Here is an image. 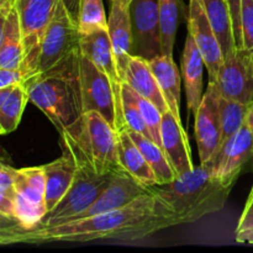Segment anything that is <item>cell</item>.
Here are the masks:
<instances>
[{"label": "cell", "mask_w": 253, "mask_h": 253, "mask_svg": "<svg viewBox=\"0 0 253 253\" xmlns=\"http://www.w3.org/2000/svg\"><path fill=\"white\" fill-rule=\"evenodd\" d=\"M14 86V85H12ZM12 86H7V88H1L0 89V108H1V105L4 104V101L6 100V98L9 96L10 91H11ZM0 135H1V130H0Z\"/></svg>", "instance_id": "7bdbcfd3"}, {"label": "cell", "mask_w": 253, "mask_h": 253, "mask_svg": "<svg viewBox=\"0 0 253 253\" xmlns=\"http://www.w3.org/2000/svg\"><path fill=\"white\" fill-rule=\"evenodd\" d=\"M246 124L249 125V127L251 128V131L253 132V103L250 106L249 114H247V119H246Z\"/></svg>", "instance_id": "ee69618b"}, {"label": "cell", "mask_w": 253, "mask_h": 253, "mask_svg": "<svg viewBox=\"0 0 253 253\" xmlns=\"http://www.w3.org/2000/svg\"><path fill=\"white\" fill-rule=\"evenodd\" d=\"M5 166V163L4 162H1V161H0V167H4Z\"/></svg>", "instance_id": "bcb514c9"}, {"label": "cell", "mask_w": 253, "mask_h": 253, "mask_svg": "<svg viewBox=\"0 0 253 253\" xmlns=\"http://www.w3.org/2000/svg\"><path fill=\"white\" fill-rule=\"evenodd\" d=\"M180 66L188 109L195 114L203 99V73L205 63L190 34H188L185 40Z\"/></svg>", "instance_id": "d6986e66"}, {"label": "cell", "mask_w": 253, "mask_h": 253, "mask_svg": "<svg viewBox=\"0 0 253 253\" xmlns=\"http://www.w3.org/2000/svg\"><path fill=\"white\" fill-rule=\"evenodd\" d=\"M79 56L77 51L53 68L30 77L24 84L29 100L59 131L71 127L83 115Z\"/></svg>", "instance_id": "3957f363"}, {"label": "cell", "mask_w": 253, "mask_h": 253, "mask_svg": "<svg viewBox=\"0 0 253 253\" xmlns=\"http://www.w3.org/2000/svg\"><path fill=\"white\" fill-rule=\"evenodd\" d=\"M12 2H15L14 0H0V7L4 6V5L6 4H12Z\"/></svg>", "instance_id": "f6af8a7d"}, {"label": "cell", "mask_w": 253, "mask_h": 253, "mask_svg": "<svg viewBox=\"0 0 253 253\" xmlns=\"http://www.w3.org/2000/svg\"><path fill=\"white\" fill-rule=\"evenodd\" d=\"M221 96L245 105L253 103V49L236 48L224 58L214 82Z\"/></svg>", "instance_id": "8fae6325"}, {"label": "cell", "mask_w": 253, "mask_h": 253, "mask_svg": "<svg viewBox=\"0 0 253 253\" xmlns=\"http://www.w3.org/2000/svg\"><path fill=\"white\" fill-rule=\"evenodd\" d=\"M62 152L61 157L42 166L46 177L47 211L53 209L66 195L76 177L77 166L73 158L66 151Z\"/></svg>", "instance_id": "44dd1931"}, {"label": "cell", "mask_w": 253, "mask_h": 253, "mask_svg": "<svg viewBox=\"0 0 253 253\" xmlns=\"http://www.w3.org/2000/svg\"><path fill=\"white\" fill-rule=\"evenodd\" d=\"M29 100L26 85L19 83L12 86L9 96L0 108V130L1 135H7L17 128L22 114Z\"/></svg>", "instance_id": "4316f807"}, {"label": "cell", "mask_w": 253, "mask_h": 253, "mask_svg": "<svg viewBox=\"0 0 253 253\" xmlns=\"http://www.w3.org/2000/svg\"><path fill=\"white\" fill-rule=\"evenodd\" d=\"M15 2L12 4H6L4 6L0 7V42L2 40V35H4V30H5V24H6V19H7V15H9L10 10L11 7L14 6Z\"/></svg>", "instance_id": "60d3db41"}, {"label": "cell", "mask_w": 253, "mask_h": 253, "mask_svg": "<svg viewBox=\"0 0 253 253\" xmlns=\"http://www.w3.org/2000/svg\"><path fill=\"white\" fill-rule=\"evenodd\" d=\"M79 78L83 113L96 111L118 132L125 127L121 110V91L116 90L108 76L82 53L79 56Z\"/></svg>", "instance_id": "8992f818"}, {"label": "cell", "mask_w": 253, "mask_h": 253, "mask_svg": "<svg viewBox=\"0 0 253 253\" xmlns=\"http://www.w3.org/2000/svg\"><path fill=\"white\" fill-rule=\"evenodd\" d=\"M14 1H15V0H14Z\"/></svg>", "instance_id": "c3c4849f"}, {"label": "cell", "mask_w": 253, "mask_h": 253, "mask_svg": "<svg viewBox=\"0 0 253 253\" xmlns=\"http://www.w3.org/2000/svg\"><path fill=\"white\" fill-rule=\"evenodd\" d=\"M66 6V9L68 10L69 15L72 16V19L77 22L78 25V16H79V6H81V0H62Z\"/></svg>", "instance_id": "ab89813d"}, {"label": "cell", "mask_w": 253, "mask_h": 253, "mask_svg": "<svg viewBox=\"0 0 253 253\" xmlns=\"http://www.w3.org/2000/svg\"><path fill=\"white\" fill-rule=\"evenodd\" d=\"M180 0H160L161 53L173 56L178 24H179Z\"/></svg>", "instance_id": "f1b7e54d"}, {"label": "cell", "mask_w": 253, "mask_h": 253, "mask_svg": "<svg viewBox=\"0 0 253 253\" xmlns=\"http://www.w3.org/2000/svg\"><path fill=\"white\" fill-rule=\"evenodd\" d=\"M175 226L151 192L130 204L94 216L73 220L51 227H35L26 235V244L88 242L95 240L136 241L167 227Z\"/></svg>", "instance_id": "6da1fadb"}, {"label": "cell", "mask_w": 253, "mask_h": 253, "mask_svg": "<svg viewBox=\"0 0 253 253\" xmlns=\"http://www.w3.org/2000/svg\"><path fill=\"white\" fill-rule=\"evenodd\" d=\"M62 151L90 165L98 173H125L118 157L119 132L96 111H86L71 127L59 131Z\"/></svg>", "instance_id": "277c9868"}, {"label": "cell", "mask_w": 253, "mask_h": 253, "mask_svg": "<svg viewBox=\"0 0 253 253\" xmlns=\"http://www.w3.org/2000/svg\"><path fill=\"white\" fill-rule=\"evenodd\" d=\"M253 156V132L245 124L207 163L210 172L227 184H235L245 163ZM203 166V165H202Z\"/></svg>", "instance_id": "7c38bea8"}, {"label": "cell", "mask_w": 253, "mask_h": 253, "mask_svg": "<svg viewBox=\"0 0 253 253\" xmlns=\"http://www.w3.org/2000/svg\"><path fill=\"white\" fill-rule=\"evenodd\" d=\"M118 157L121 167L146 188L158 184L157 177L151 166L146 161L140 148L131 138L127 128L119 131L118 136Z\"/></svg>", "instance_id": "7402d4cb"}, {"label": "cell", "mask_w": 253, "mask_h": 253, "mask_svg": "<svg viewBox=\"0 0 253 253\" xmlns=\"http://www.w3.org/2000/svg\"><path fill=\"white\" fill-rule=\"evenodd\" d=\"M121 110H123L125 127H127L128 130L136 131L138 133H142L146 137L151 138L150 131H148L147 125L143 120L142 114H141L140 108H138L135 96H133L132 88L125 82L121 83Z\"/></svg>", "instance_id": "4dcf8cb0"}, {"label": "cell", "mask_w": 253, "mask_h": 253, "mask_svg": "<svg viewBox=\"0 0 253 253\" xmlns=\"http://www.w3.org/2000/svg\"><path fill=\"white\" fill-rule=\"evenodd\" d=\"M59 2L61 0H15L25 51L21 72L26 79L36 74L41 41Z\"/></svg>", "instance_id": "52a82bcc"}, {"label": "cell", "mask_w": 253, "mask_h": 253, "mask_svg": "<svg viewBox=\"0 0 253 253\" xmlns=\"http://www.w3.org/2000/svg\"><path fill=\"white\" fill-rule=\"evenodd\" d=\"M124 82L127 83L136 93L152 101L162 114L169 111V108L166 103V99L158 85L155 74L151 71L147 59L142 57L131 56V58L128 59Z\"/></svg>", "instance_id": "ffe728a7"}, {"label": "cell", "mask_w": 253, "mask_h": 253, "mask_svg": "<svg viewBox=\"0 0 253 253\" xmlns=\"http://www.w3.org/2000/svg\"><path fill=\"white\" fill-rule=\"evenodd\" d=\"M250 106L232 99L219 96V116L221 137L219 148L246 124Z\"/></svg>", "instance_id": "83f0119b"}, {"label": "cell", "mask_w": 253, "mask_h": 253, "mask_svg": "<svg viewBox=\"0 0 253 253\" xmlns=\"http://www.w3.org/2000/svg\"><path fill=\"white\" fill-rule=\"evenodd\" d=\"M235 184H227L211 174L209 167H194L167 184L148 188L175 225L192 224L225 207Z\"/></svg>", "instance_id": "7a4b0ae2"}, {"label": "cell", "mask_w": 253, "mask_h": 253, "mask_svg": "<svg viewBox=\"0 0 253 253\" xmlns=\"http://www.w3.org/2000/svg\"><path fill=\"white\" fill-rule=\"evenodd\" d=\"M78 29L81 35L90 34L100 29H108V17L103 0H81Z\"/></svg>", "instance_id": "f546056e"}, {"label": "cell", "mask_w": 253, "mask_h": 253, "mask_svg": "<svg viewBox=\"0 0 253 253\" xmlns=\"http://www.w3.org/2000/svg\"><path fill=\"white\" fill-rule=\"evenodd\" d=\"M230 12H231L232 24H234V34L236 48H242V30H241V0H227Z\"/></svg>", "instance_id": "e575fe53"}, {"label": "cell", "mask_w": 253, "mask_h": 253, "mask_svg": "<svg viewBox=\"0 0 253 253\" xmlns=\"http://www.w3.org/2000/svg\"><path fill=\"white\" fill-rule=\"evenodd\" d=\"M0 193L15 198V184H14V168L5 165L0 167Z\"/></svg>", "instance_id": "d590c367"}, {"label": "cell", "mask_w": 253, "mask_h": 253, "mask_svg": "<svg viewBox=\"0 0 253 253\" xmlns=\"http://www.w3.org/2000/svg\"><path fill=\"white\" fill-rule=\"evenodd\" d=\"M150 192V189L143 187L141 183L133 177H131L127 172L119 174L110 182V184L104 189V192L96 198L95 202L77 215L74 220L83 219V217L94 216V215L103 214V212L111 211V210L120 209L125 205L130 204L142 194ZM73 221V220H72Z\"/></svg>", "instance_id": "2e32d148"}, {"label": "cell", "mask_w": 253, "mask_h": 253, "mask_svg": "<svg viewBox=\"0 0 253 253\" xmlns=\"http://www.w3.org/2000/svg\"><path fill=\"white\" fill-rule=\"evenodd\" d=\"M108 32L119 76L124 82L128 59L132 56V30L128 11V0H110Z\"/></svg>", "instance_id": "9a60e30c"}, {"label": "cell", "mask_w": 253, "mask_h": 253, "mask_svg": "<svg viewBox=\"0 0 253 253\" xmlns=\"http://www.w3.org/2000/svg\"><path fill=\"white\" fill-rule=\"evenodd\" d=\"M236 241L240 242V244L253 245V230H249V231L236 234Z\"/></svg>", "instance_id": "b9f144b4"}, {"label": "cell", "mask_w": 253, "mask_h": 253, "mask_svg": "<svg viewBox=\"0 0 253 253\" xmlns=\"http://www.w3.org/2000/svg\"><path fill=\"white\" fill-rule=\"evenodd\" d=\"M27 230L17 219L0 212V246L12 244H26Z\"/></svg>", "instance_id": "d6a6232c"}, {"label": "cell", "mask_w": 253, "mask_h": 253, "mask_svg": "<svg viewBox=\"0 0 253 253\" xmlns=\"http://www.w3.org/2000/svg\"><path fill=\"white\" fill-rule=\"evenodd\" d=\"M25 79L24 73L19 69L0 68V89L24 83Z\"/></svg>", "instance_id": "74e56055"}, {"label": "cell", "mask_w": 253, "mask_h": 253, "mask_svg": "<svg viewBox=\"0 0 253 253\" xmlns=\"http://www.w3.org/2000/svg\"><path fill=\"white\" fill-rule=\"evenodd\" d=\"M241 30L244 47L253 49V0H241Z\"/></svg>", "instance_id": "836d02e7"}, {"label": "cell", "mask_w": 253, "mask_h": 253, "mask_svg": "<svg viewBox=\"0 0 253 253\" xmlns=\"http://www.w3.org/2000/svg\"><path fill=\"white\" fill-rule=\"evenodd\" d=\"M24 58L25 51L22 32L20 27L19 15L14 4L7 15L4 35L0 42V68L21 71Z\"/></svg>", "instance_id": "cb8c5ba5"}, {"label": "cell", "mask_w": 253, "mask_h": 253, "mask_svg": "<svg viewBox=\"0 0 253 253\" xmlns=\"http://www.w3.org/2000/svg\"><path fill=\"white\" fill-rule=\"evenodd\" d=\"M79 41L81 32L78 25L61 0L41 41L36 74L53 68L67 57L79 51Z\"/></svg>", "instance_id": "ba28073f"}, {"label": "cell", "mask_w": 253, "mask_h": 253, "mask_svg": "<svg viewBox=\"0 0 253 253\" xmlns=\"http://www.w3.org/2000/svg\"><path fill=\"white\" fill-rule=\"evenodd\" d=\"M74 163L77 172L71 188L58 204L46 212L36 227H51L74 220L77 215L88 209L111 180L119 175L118 173H98L86 163Z\"/></svg>", "instance_id": "5b68a950"}, {"label": "cell", "mask_w": 253, "mask_h": 253, "mask_svg": "<svg viewBox=\"0 0 253 253\" xmlns=\"http://www.w3.org/2000/svg\"><path fill=\"white\" fill-rule=\"evenodd\" d=\"M79 52L86 57L99 71L108 76L116 90L121 91L123 81L119 76L108 29H100L90 34L81 35Z\"/></svg>", "instance_id": "ac0fdd59"}, {"label": "cell", "mask_w": 253, "mask_h": 253, "mask_svg": "<svg viewBox=\"0 0 253 253\" xmlns=\"http://www.w3.org/2000/svg\"><path fill=\"white\" fill-rule=\"evenodd\" d=\"M188 31L192 35L209 74V82L216 81L220 67L224 62L221 46L210 25L202 0H189Z\"/></svg>", "instance_id": "5bb4252c"}, {"label": "cell", "mask_w": 253, "mask_h": 253, "mask_svg": "<svg viewBox=\"0 0 253 253\" xmlns=\"http://www.w3.org/2000/svg\"><path fill=\"white\" fill-rule=\"evenodd\" d=\"M219 91L214 83L209 82L207 93L203 95L202 103L195 116V141L199 150L200 165H207L217 152L221 137L219 116Z\"/></svg>", "instance_id": "4fadbf2b"}, {"label": "cell", "mask_w": 253, "mask_h": 253, "mask_svg": "<svg viewBox=\"0 0 253 253\" xmlns=\"http://www.w3.org/2000/svg\"><path fill=\"white\" fill-rule=\"evenodd\" d=\"M210 25L221 46L224 58L236 49L234 24L227 0H202Z\"/></svg>", "instance_id": "d4e9b609"}, {"label": "cell", "mask_w": 253, "mask_h": 253, "mask_svg": "<svg viewBox=\"0 0 253 253\" xmlns=\"http://www.w3.org/2000/svg\"><path fill=\"white\" fill-rule=\"evenodd\" d=\"M249 230H253V190H251L247 199L245 209L242 211L241 217L239 220V224L236 227V234L244 231H249Z\"/></svg>", "instance_id": "8d00e7d4"}, {"label": "cell", "mask_w": 253, "mask_h": 253, "mask_svg": "<svg viewBox=\"0 0 253 253\" xmlns=\"http://www.w3.org/2000/svg\"><path fill=\"white\" fill-rule=\"evenodd\" d=\"M127 131L130 133L131 138L133 140V142L137 145L142 155L145 156L148 165L151 166L152 170L155 172L158 184H167V183L174 180L175 177H177V173L173 169L172 165H170L169 160L166 156L163 148L158 146L156 142H153L151 138L143 136L142 133L128 130V128Z\"/></svg>", "instance_id": "484cf974"}, {"label": "cell", "mask_w": 253, "mask_h": 253, "mask_svg": "<svg viewBox=\"0 0 253 253\" xmlns=\"http://www.w3.org/2000/svg\"><path fill=\"white\" fill-rule=\"evenodd\" d=\"M15 217L32 230L47 212L46 177L42 166L14 169Z\"/></svg>", "instance_id": "9c48e42d"}, {"label": "cell", "mask_w": 253, "mask_h": 253, "mask_svg": "<svg viewBox=\"0 0 253 253\" xmlns=\"http://www.w3.org/2000/svg\"><path fill=\"white\" fill-rule=\"evenodd\" d=\"M133 96H135L136 103H137L138 108H140L141 114H142L143 116V120H145L148 131H150L151 138H152L153 142H156L158 146L162 147V140H161V125H162L163 114L161 113L160 109H158L152 101L143 98L142 95L136 93L135 90H133Z\"/></svg>", "instance_id": "1f68e13d"}, {"label": "cell", "mask_w": 253, "mask_h": 253, "mask_svg": "<svg viewBox=\"0 0 253 253\" xmlns=\"http://www.w3.org/2000/svg\"><path fill=\"white\" fill-rule=\"evenodd\" d=\"M0 212L6 216L15 217V198L0 193Z\"/></svg>", "instance_id": "f35d334b"}, {"label": "cell", "mask_w": 253, "mask_h": 253, "mask_svg": "<svg viewBox=\"0 0 253 253\" xmlns=\"http://www.w3.org/2000/svg\"><path fill=\"white\" fill-rule=\"evenodd\" d=\"M161 140L163 151L177 175L184 174L194 168L187 132L182 123H179L170 111H167L162 116Z\"/></svg>", "instance_id": "e0dca14e"}, {"label": "cell", "mask_w": 253, "mask_h": 253, "mask_svg": "<svg viewBox=\"0 0 253 253\" xmlns=\"http://www.w3.org/2000/svg\"><path fill=\"white\" fill-rule=\"evenodd\" d=\"M252 190H253V188H252Z\"/></svg>", "instance_id": "7dc6e473"}, {"label": "cell", "mask_w": 253, "mask_h": 253, "mask_svg": "<svg viewBox=\"0 0 253 253\" xmlns=\"http://www.w3.org/2000/svg\"><path fill=\"white\" fill-rule=\"evenodd\" d=\"M148 64L157 79L158 85L162 90L169 111L179 123H182V119H180V79H182V74L179 73V69L173 59V56L161 54V56L150 59Z\"/></svg>", "instance_id": "603a6c76"}, {"label": "cell", "mask_w": 253, "mask_h": 253, "mask_svg": "<svg viewBox=\"0 0 253 253\" xmlns=\"http://www.w3.org/2000/svg\"><path fill=\"white\" fill-rule=\"evenodd\" d=\"M132 56L150 59L161 56L160 0H128Z\"/></svg>", "instance_id": "30bf717a"}]
</instances>
